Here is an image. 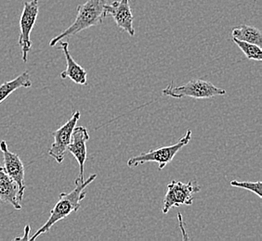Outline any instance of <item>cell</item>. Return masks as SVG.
<instances>
[{
	"label": "cell",
	"mask_w": 262,
	"mask_h": 241,
	"mask_svg": "<svg viewBox=\"0 0 262 241\" xmlns=\"http://www.w3.org/2000/svg\"><path fill=\"white\" fill-rule=\"evenodd\" d=\"M31 227L29 225H26L25 228V236H20V237H16L15 240H29V236L28 234H30Z\"/></svg>",
	"instance_id": "obj_17"
},
{
	"label": "cell",
	"mask_w": 262,
	"mask_h": 241,
	"mask_svg": "<svg viewBox=\"0 0 262 241\" xmlns=\"http://www.w3.org/2000/svg\"><path fill=\"white\" fill-rule=\"evenodd\" d=\"M233 42L238 45V47L244 52L248 60H257V61H261L262 60V51L261 47L255 44L247 43L244 41L237 40L235 38H232Z\"/></svg>",
	"instance_id": "obj_15"
},
{
	"label": "cell",
	"mask_w": 262,
	"mask_h": 241,
	"mask_svg": "<svg viewBox=\"0 0 262 241\" xmlns=\"http://www.w3.org/2000/svg\"><path fill=\"white\" fill-rule=\"evenodd\" d=\"M90 140V135L84 126L75 127L70 144L67 151L75 157L79 164V177H77L80 183L84 182V167L86 161V142Z\"/></svg>",
	"instance_id": "obj_10"
},
{
	"label": "cell",
	"mask_w": 262,
	"mask_h": 241,
	"mask_svg": "<svg viewBox=\"0 0 262 241\" xmlns=\"http://www.w3.org/2000/svg\"><path fill=\"white\" fill-rule=\"evenodd\" d=\"M232 38L237 40L251 43L261 47L262 33L257 27L251 26H241L233 28L232 31Z\"/></svg>",
	"instance_id": "obj_14"
},
{
	"label": "cell",
	"mask_w": 262,
	"mask_h": 241,
	"mask_svg": "<svg viewBox=\"0 0 262 241\" xmlns=\"http://www.w3.org/2000/svg\"><path fill=\"white\" fill-rule=\"evenodd\" d=\"M80 111H76L63 126L52 133L54 142L49 150V155L52 157L58 163H61L67 153L71 138L77 122L80 119Z\"/></svg>",
	"instance_id": "obj_7"
},
{
	"label": "cell",
	"mask_w": 262,
	"mask_h": 241,
	"mask_svg": "<svg viewBox=\"0 0 262 241\" xmlns=\"http://www.w3.org/2000/svg\"><path fill=\"white\" fill-rule=\"evenodd\" d=\"M192 139V131L188 129L185 136L182 137L175 144L170 146L162 147L148 152H143L140 155L132 157L127 161V166L130 168H135L147 162H157L158 169L163 170L170 161L174 159L177 153L182 150L183 147L189 144Z\"/></svg>",
	"instance_id": "obj_3"
},
{
	"label": "cell",
	"mask_w": 262,
	"mask_h": 241,
	"mask_svg": "<svg viewBox=\"0 0 262 241\" xmlns=\"http://www.w3.org/2000/svg\"><path fill=\"white\" fill-rule=\"evenodd\" d=\"M96 178V174H93L89 176V178L83 183H80L79 179L76 178L75 181L76 188L69 193L60 194L59 201L51 211L50 218L43 225V226H41L40 229L36 231L35 235L29 238V240H35L38 236L50 231V229L55 225L56 223L61 221L62 219H66V217L70 215L72 212L78 211L81 208V201H83L86 196L85 188L89 185H91Z\"/></svg>",
	"instance_id": "obj_1"
},
{
	"label": "cell",
	"mask_w": 262,
	"mask_h": 241,
	"mask_svg": "<svg viewBox=\"0 0 262 241\" xmlns=\"http://www.w3.org/2000/svg\"><path fill=\"white\" fill-rule=\"evenodd\" d=\"M32 81L29 73L26 70L13 80L8 81L0 86V104L9 98L14 91L21 87H31Z\"/></svg>",
	"instance_id": "obj_13"
},
{
	"label": "cell",
	"mask_w": 262,
	"mask_h": 241,
	"mask_svg": "<svg viewBox=\"0 0 262 241\" xmlns=\"http://www.w3.org/2000/svg\"><path fill=\"white\" fill-rule=\"evenodd\" d=\"M39 0H31L25 2L24 9L20 18V35L19 45L21 50V60L26 63L28 60V53L32 47L31 33L35 27L36 19L39 12Z\"/></svg>",
	"instance_id": "obj_6"
},
{
	"label": "cell",
	"mask_w": 262,
	"mask_h": 241,
	"mask_svg": "<svg viewBox=\"0 0 262 241\" xmlns=\"http://www.w3.org/2000/svg\"><path fill=\"white\" fill-rule=\"evenodd\" d=\"M162 94L171 97L173 99H182L189 97L196 100H202L211 99L216 95H225L226 90L214 86L208 81L194 79L180 86H174L173 82H171L165 89H163Z\"/></svg>",
	"instance_id": "obj_4"
},
{
	"label": "cell",
	"mask_w": 262,
	"mask_h": 241,
	"mask_svg": "<svg viewBox=\"0 0 262 241\" xmlns=\"http://www.w3.org/2000/svg\"><path fill=\"white\" fill-rule=\"evenodd\" d=\"M61 49L64 53L66 59V69L61 71V79H66L69 78L76 83L77 85L80 86H85L86 84V71L83 67H81L78 63H76L73 57L71 56L70 51H69V44L67 41H62L61 42Z\"/></svg>",
	"instance_id": "obj_12"
},
{
	"label": "cell",
	"mask_w": 262,
	"mask_h": 241,
	"mask_svg": "<svg viewBox=\"0 0 262 241\" xmlns=\"http://www.w3.org/2000/svg\"><path fill=\"white\" fill-rule=\"evenodd\" d=\"M23 199L18 184L4 171L0 162V201L10 203L15 210H21Z\"/></svg>",
	"instance_id": "obj_11"
},
{
	"label": "cell",
	"mask_w": 262,
	"mask_h": 241,
	"mask_svg": "<svg viewBox=\"0 0 262 241\" xmlns=\"http://www.w3.org/2000/svg\"><path fill=\"white\" fill-rule=\"evenodd\" d=\"M130 0L114 1L111 4H106L107 15L112 16L116 26L125 31L130 36L135 35V29L133 26L134 17L130 8Z\"/></svg>",
	"instance_id": "obj_8"
},
{
	"label": "cell",
	"mask_w": 262,
	"mask_h": 241,
	"mask_svg": "<svg viewBox=\"0 0 262 241\" xmlns=\"http://www.w3.org/2000/svg\"><path fill=\"white\" fill-rule=\"evenodd\" d=\"M231 186L251 191L254 194H256L259 199L262 198V183L260 181L247 182V181L232 180L231 182Z\"/></svg>",
	"instance_id": "obj_16"
},
{
	"label": "cell",
	"mask_w": 262,
	"mask_h": 241,
	"mask_svg": "<svg viewBox=\"0 0 262 241\" xmlns=\"http://www.w3.org/2000/svg\"><path fill=\"white\" fill-rule=\"evenodd\" d=\"M0 151L2 152L4 160V163L2 164L4 171L15 181L19 186L20 193L25 195L26 186L25 184V165L23 161L19 156L9 150L6 141L0 142Z\"/></svg>",
	"instance_id": "obj_9"
},
{
	"label": "cell",
	"mask_w": 262,
	"mask_h": 241,
	"mask_svg": "<svg viewBox=\"0 0 262 241\" xmlns=\"http://www.w3.org/2000/svg\"><path fill=\"white\" fill-rule=\"evenodd\" d=\"M108 0H88L76 9V20L66 30L57 35L50 42V46H55L66 37L76 35L81 31L86 30L92 26H100L105 19V6Z\"/></svg>",
	"instance_id": "obj_2"
},
{
	"label": "cell",
	"mask_w": 262,
	"mask_h": 241,
	"mask_svg": "<svg viewBox=\"0 0 262 241\" xmlns=\"http://www.w3.org/2000/svg\"><path fill=\"white\" fill-rule=\"evenodd\" d=\"M201 190V186L196 180H190L188 183L173 180L167 185V190L163 201L162 212L167 213L173 207L192 205L193 195Z\"/></svg>",
	"instance_id": "obj_5"
}]
</instances>
